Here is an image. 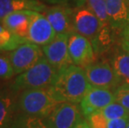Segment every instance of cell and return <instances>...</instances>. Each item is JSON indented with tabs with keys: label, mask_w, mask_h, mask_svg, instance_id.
<instances>
[{
	"label": "cell",
	"mask_w": 129,
	"mask_h": 128,
	"mask_svg": "<svg viewBox=\"0 0 129 128\" xmlns=\"http://www.w3.org/2000/svg\"><path fill=\"white\" fill-rule=\"evenodd\" d=\"M52 89L61 102L79 103L92 87L89 83L85 71L72 64L57 72Z\"/></svg>",
	"instance_id": "1"
},
{
	"label": "cell",
	"mask_w": 129,
	"mask_h": 128,
	"mask_svg": "<svg viewBox=\"0 0 129 128\" xmlns=\"http://www.w3.org/2000/svg\"><path fill=\"white\" fill-rule=\"evenodd\" d=\"M59 103L61 102L49 87L21 92L17 101V107L23 114L45 119Z\"/></svg>",
	"instance_id": "2"
},
{
	"label": "cell",
	"mask_w": 129,
	"mask_h": 128,
	"mask_svg": "<svg viewBox=\"0 0 129 128\" xmlns=\"http://www.w3.org/2000/svg\"><path fill=\"white\" fill-rule=\"evenodd\" d=\"M57 72L43 56L31 68L18 75L11 84L10 88L16 92L49 88L53 84Z\"/></svg>",
	"instance_id": "3"
},
{
	"label": "cell",
	"mask_w": 129,
	"mask_h": 128,
	"mask_svg": "<svg viewBox=\"0 0 129 128\" xmlns=\"http://www.w3.org/2000/svg\"><path fill=\"white\" fill-rule=\"evenodd\" d=\"M74 31L91 41L96 52L102 32L99 19L88 8H82L73 13Z\"/></svg>",
	"instance_id": "4"
},
{
	"label": "cell",
	"mask_w": 129,
	"mask_h": 128,
	"mask_svg": "<svg viewBox=\"0 0 129 128\" xmlns=\"http://www.w3.org/2000/svg\"><path fill=\"white\" fill-rule=\"evenodd\" d=\"M8 56L15 75H19L34 66L44 55L40 46L26 42L11 51Z\"/></svg>",
	"instance_id": "5"
},
{
	"label": "cell",
	"mask_w": 129,
	"mask_h": 128,
	"mask_svg": "<svg viewBox=\"0 0 129 128\" xmlns=\"http://www.w3.org/2000/svg\"><path fill=\"white\" fill-rule=\"evenodd\" d=\"M43 121L51 128H75L83 120L75 103L64 102L59 103Z\"/></svg>",
	"instance_id": "6"
},
{
	"label": "cell",
	"mask_w": 129,
	"mask_h": 128,
	"mask_svg": "<svg viewBox=\"0 0 129 128\" xmlns=\"http://www.w3.org/2000/svg\"><path fill=\"white\" fill-rule=\"evenodd\" d=\"M84 71L92 88L115 89L120 85L113 67L108 62H94L85 67Z\"/></svg>",
	"instance_id": "7"
},
{
	"label": "cell",
	"mask_w": 129,
	"mask_h": 128,
	"mask_svg": "<svg viewBox=\"0 0 129 128\" xmlns=\"http://www.w3.org/2000/svg\"><path fill=\"white\" fill-rule=\"evenodd\" d=\"M68 52L73 63L83 69L95 61V51L91 41L76 32L68 37Z\"/></svg>",
	"instance_id": "8"
},
{
	"label": "cell",
	"mask_w": 129,
	"mask_h": 128,
	"mask_svg": "<svg viewBox=\"0 0 129 128\" xmlns=\"http://www.w3.org/2000/svg\"><path fill=\"white\" fill-rule=\"evenodd\" d=\"M68 34H57L52 42L43 47V55L57 71L73 64L68 52Z\"/></svg>",
	"instance_id": "9"
},
{
	"label": "cell",
	"mask_w": 129,
	"mask_h": 128,
	"mask_svg": "<svg viewBox=\"0 0 129 128\" xmlns=\"http://www.w3.org/2000/svg\"><path fill=\"white\" fill-rule=\"evenodd\" d=\"M114 102V93L110 89L92 88L80 102L82 113L87 118L91 114L103 110Z\"/></svg>",
	"instance_id": "10"
},
{
	"label": "cell",
	"mask_w": 129,
	"mask_h": 128,
	"mask_svg": "<svg viewBox=\"0 0 129 128\" xmlns=\"http://www.w3.org/2000/svg\"><path fill=\"white\" fill-rule=\"evenodd\" d=\"M56 35L46 16L42 13H38L30 25L27 39L30 42L43 47L52 42Z\"/></svg>",
	"instance_id": "11"
},
{
	"label": "cell",
	"mask_w": 129,
	"mask_h": 128,
	"mask_svg": "<svg viewBox=\"0 0 129 128\" xmlns=\"http://www.w3.org/2000/svg\"><path fill=\"white\" fill-rule=\"evenodd\" d=\"M38 13L39 12L31 10H23L12 13L4 18L1 22V25L12 33L28 40L27 37L30 25Z\"/></svg>",
	"instance_id": "12"
},
{
	"label": "cell",
	"mask_w": 129,
	"mask_h": 128,
	"mask_svg": "<svg viewBox=\"0 0 129 128\" xmlns=\"http://www.w3.org/2000/svg\"><path fill=\"white\" fill-rule=\"evenodd\" d=\"M43 14L48 18L56 34L70 35L74 31L73 18V12L64 7H53L46 9Z\"/></svg>",
	"instance_id": "13"
},
{
	"label": "cell",
	"mask_w": 129,
	"mask_h": 128,
	"mask_svg": "<svg viewBox=\"0 0 129 128\" xmlns=\"http://www.w3.org/2000/svg\"><path fill=\"white\" fill-rule=\"evenodd\" d=\"M111 28L121 32L129 25L128 0H105Z\"/></svg>",
	"instance_id": "14"
},
{
	"label": "cell",
	"mask_w": 129,
	"mask_h": 128,
	"mask_svg": "<svg viewBox=\"0 0 129 128\" xmlns=\"http://www.w3.org/2000/svg\"><path fill=\"white\" fill-rule=\"evenodd\" d=\"M87 8L97 16L100 21L102 26V32L98 41V45L97 50L100 48V44L102 46L109 42L110 40V29H112L110 23H109L107 6L105 0H87Z\"/></svg>",
	"instance_id": "15"
},
{
	"label": "cell",
	"mask_w": 129,
	"mask_h": 128,
	"mask_svg": "<svg viewBox=\"0 0 129 128\" xmlns=\"http://www.w3.org/2000/svg\"><path fill=\"white\" fill-rule=\"evenodd\" d=\"M23 10L42 13L46 7L39 0H0V23L7 15Z\"/></svg>",
	"instance_id": "16"
},
{
	"label": "cell",
	"mask_w": 129,
	"mask_h": 128,
	"mask_svg": "<svg viewBox=\"0 0 129 128\" xmlns=\"http://www.w3.org/2000/svg\"><path fill=\"white\" fill-rule=\"evenodd\" d=\"M111 64L120 81V85H129V52L120 46L113 53Z\"/></svg>",
	"instance_id": "17"
},
{
	"label": "cell",
	"mask_w": 129,
	"mask_h": 128,
	"mask_svg": "<svg viewBox=\"0 0 129 128\" xmlns=\"http://www.w3.org/2000/svg\"><path fill=\"white\" fill-rule=\"evenodd\" d=\"M14 102L8 92L0 89V128H11L14 120Z\"/></svg>",
	"instance_id": "18"
},
{
	"label": "cell",
	"mask_w": 129,
	"mask_h": 128,
	"mask_svg": "<svg viewBox=\"0 0 129 128\" xmlns=\"http://www.w3.org/2000/svg\"><path fill=\"white\" fill-rule=\"evenodd\" d=\"M26 42L28 40L12 33L0 25V52H11Z\"/></svg>",
	"instance_id": "19"
},
{
	"label": "cell",
	"mask_w": 129,
	"mask_h": 128,
	"mask_svg": "<svg viewBox=\"0 0 129 128\" xmlns=\"http://www.w3.org/2000/svg\"><path fill=\"white\" fill-rule=\"evenodd\" d=\"M11 128H51L43 119L33 116L21 114L13 120Z\"/></svg>",
	"instance_id": "20"
},
{
	"label": "cell",
	"mask_w": 129,
	"mask_h": 128,
	"mask_svg": "<svg viewBox=\"0 0 129 128\" xmlns=\"http://www.w3.org/2000/svg\"><path fill=\"white\" fill-rule=\"evenodd\" d=\"M101 112L105 116V117L108 121L129 117V111L127 108L123 107V106H122L116 102L107 106L105 108L101 110Z\"/></svg>",
	"instance_id": "21"
},
{
	"label": "cell",
	"mask_w": 129,
	"mask_h": 128,
	"mask_svg": "<svg viewBox=\"0 0 129 128\" xmlns=\"http://www.w3.org/2000/svg\"><path fill=\"white\" fill-rule=\"evenodd\" d=\"M115 102L119 103L129 111V85L121 84L113 91Z\"/></svg>",
	"instance_id": "22"
},
{
	"label": "cell",
	"mask_w": 129,
	"mask_h": 128,
	"mask_svg": "<svg viewBox=\"0 0 129 128\" xmlns=\"http://www.w3.org/2000/svg\"><path fill=\"white\" fill-rule=\"evenodd\" d=\"M15 75L9 56L0 55V79H10Z\"/></svg>",
	"instance_id": "23"
},
{
	"label": "cell",
	"mask_w": 129,
	"mask_h": 128,
	"mask_svg": "<svg viewBox=\"0 0 129 128\" xmlns=\"http://www.w3.org/2000/svg\"><path fill=\"white\" fill-rule=\"evenodd\" d=\"M88 122L90 128H107L108 127V120L101 112V111H96L91 114L88 117L86 118Z\"/></svg>",
	"instance_id": "24"
},
{
	"label": "cell",
	"mask_w": 129,
	"mask_h": 128,
	"mask_svg": "<svg viewBox=\"0 0 129 128\" xmlns=\"http://www.w3.org/2000/svg\"><path fill=\"white\" fill-rule=\"evenodd\" d=\"M129 123V117L120 118L108 121L107 128H127Z\"/></svg>",
	"instance_id": "25"
},
{
	"label": "cell",
	"mask_w": 129,
	"mask_h": 128,
	"mask_svg": "<svg viewBox=\"0 0 129 128\" xmlns=\"http://www.w3.org/2000/svg\"><path fill=\"white\" fill-rule=\"evenodd\" d=\"M121 47L129 52V25L120 32Z\"/></svg>",
	"instance_id": "26"
},
{
	"label": "cell",
	"mask_w": 129,
	"mask_h": 128,
	"mask_svg": "<svg viewBox=\"0 0 129 128\" xmlns=\"http://www.w3.org/2000/svg\"><path fill=\"white\" fill-rule=\"evenodd\" d=\"M75 128H90V126L87 121H82Z\"/></svg>",
	"instance_id": "27"
},
{
	"label": "cell",
	"mask_w": 129,
	"mask_h": 128,
	"mask_svg": "<svg viewBox=\"0 0 129 128\" xmlns=\"http://www.w3.org/2000/svg\"><path fill=\"white\" fill-rule=\"evenodd\" d=\"M127 128H129V123H128V125H127Z\"/></svg>",
	"instance_id": "28"
},
{
	"label": "cell",
	"mask_w": 129,
	"mask_h": 128,
	"mask_svg": "<svg viewBox=\"0 0 129 128\" xmlns=\"http://www.w3.org/2000/svg\"><path fill=\"white\" fill-rule=\"evenodd\" d=\"M128 3H129V0H128Z\"/></svg>",
	"instance_id": "29"
}]
</instances>
